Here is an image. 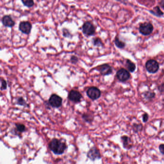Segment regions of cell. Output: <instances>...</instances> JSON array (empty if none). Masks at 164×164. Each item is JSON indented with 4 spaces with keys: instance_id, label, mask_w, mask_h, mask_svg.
Returning <instances> with one entry per match:
<instances>
[{
    "instance_id": "cell-1",
    "label": "cell",
    "mask_w": 164,
    "mask_h": 164,
    "mask_svg": "<svg viewBox=\"0 0 164 164\" xmlns=\"http://www.w3.org/2000/svg\"><path fill=\"white\" fill-rule=\"evenodd\" d=\"M50 147L53 152L56 155H61L66 149L65 144L57 139H53L50 144Z\"/></svg>"
},
{
    "instance_id": "cell-2",
    "label": "cell",
    "mask_w": 164,
    "mask_h": 164,
    "mask_svg": "<svg viewBox=\"0 0 164 164\" xmlns=\"http://www.w3.org/2000/svg\"><path fill=\"white\" fill-rule=\"evenodd\" d=\"M82 31L86 36H93L95 33V28L91 22L86 21L82 26Z\"/></svg>"
},
{
    "instance_id": "cell-3",
    "label": "cell",
    "mask_w": 164,
    "mask_h": 164,
    "mask_svg": "<svg viewBox=\"0 0 164 164\" xmlns=\"http://www.w3.org/2000/svg\"><path fill=\"white\" fill-rule=\"evenodd\" d=\"M145 68L148 72L154 74L157 72L159 69V63L156 60L150 59L146 62Z\"/></svg>"
},
{
    "instance_id": "cell-4",
    "label": "cell",
    "mask_w": 164,
    "mask_h": 164,
    "mask_svg": "<svg viewBox=\"0 0 164 164\" xmlns=\"http://www.w3.org/2000/svg\"><path fill=\"white\" fill-rule=\"evenodd\" d=\"M154 28L151 23L144 22L142 23L139 28V32L145 36L149 35L153 32Z\"/></svg>"
},
{
    "instance_id": "cell-5",
    "label": "cell",
    "mask_w": 164,
    "mask_h": 164,
    "mask_svg": "<svg viewBox=\"0 0 164 164\" xmlns=\"http://www.w3.org/2000/svg\"><path fill=\"white\" fill-rule=\"evenodd\" d=\"M87 95L91 99L95 100L100 97L101 93L98 88L96 87L92 86L88 89L87 91Z\"/></svg>"
},
{
    "instance_id": "cell-6",
    "label": "cell",
    "mask_w": 164,
    "mask_h": 164,
    "mask_svg": "<svg viewBox=\"0 0 164 164\" xmlns=\"http://www.w3.org/2000/svg\"><path fill=\"white\" fill-rule=\"evenodd\" d=\"M131 75L127 69H121L117 71L116 73V77L119 81L124 82L127 81L130 78Z\"/></svg>"
},
{
    "instance_id": "cell-7",
    "label": "cell",
    "mask_w": 164,
    "mask_h": 164,
    "mask_svg": "<svg viewBox=\"0 0 164 164\" xmlns=\"http://www.w3.org/2000/svg\"><path fill=\"white\" fill-rule=\"evenodd\" d=\"M48 103L52 107L58 108L62 104V99L57 94H53L50 97Z\"/></svg>"
},
{
    "instance_id": "cell-8",
    "label": "cell",
    "mask_w": 164,
    "mask_h": 164,
    "mask_svg": "<svg viewBox=\"0 0 164 164\" xmlns=\"http://www.w3.org/2000/svg\"><path fill=\"white\" fill-rule=\"evenodd\" d=\"M96 69L103 76L111 75L113 72L112 67L110 65L107 64L99 65V66L96 68Z\"/></svg>"
},
{
    "instance_id": "cell-9",
    "label": "cell",
    "mask_w": 164,
    "mask_h": 164,
    "mask_svg": "<svg viewBox=\"0 0 164 164\" xmlns=\"http://www.w3.org/2000/svg\"><path fill=\"white\" fill-rule=\"evenodd\" d=\"M32 28V24L29 21H22L19 24V31L25 34H29Z\"/></svg>"
},
{
    "instance_id": "cell-10",
    "label": "cell",
    "mask_w": 164,
    "mask_h": 164,
    "mask_svg": "<svg viewBox=\"0 0 164 164\" xmlns=\"http://www.w3.org/2000/svg\"><path fill=\"white\" fill-rule=\"evenodd\" d=\"M68 98L70 101L74 103H79L82 98V95L79 91L75 90H72L69 92Z\"/></svg>"
},
{
    "instance_id": "cell-11",
    "label": "cell",
    "mask_w": 164,
    "mask_h": 164,
    "mask_svg": "<svg viewBox=\"0 0 164 164\" xmlns=\"http://www.w3.org/2000/svg\"><path fill=\"white\" fill-rule=\"evenodd\" d=\"M1 22L4 26L12 28L15 25V22L13 20L10 15H5L2 17Z\"/></svg>"
},
{
    "instance_id": "cell-12",
    "label": "cell",
    "mask_w": 164,
    "mask_h": 164,
    "mask_svg": "<svg viewBox=\"0 0 164 164\" xmlns=\"http://www.w3.org/2000/svg\"><path fill=\"white\" fill-rule=\"evenodd\" d=\"M88 157L91 159L94 160L95 159L100 157L99 151L95 148H93L89 151L87 154Z\"/></svg>"
},
{
    "instance_id": "cell-13",
    "label": "cell",
    "mask_w": 164,
    "mask_h": 164,
    "mask_svg": "<svg viewBox=\"0 0 164 164\" xmlns=\"http://www.w3.org/2000/svg\"><path fill=\"white\" fill-rule=\"evenodd\" d=\"M126 67L129 71L134 72L136 69V65L129 59L126 60Z\"/></svg>"
},
{
    "instance_id": "cell-14",
    "label": "cell",
    "mask_w": 164,
    "mask_h": 164,
    "mask_svg": "<svg viewBox=\"0 0 164 164\" xmlns=\"http://www.w3.org/2000/svg\"><path fill=\"white\" fill-rule=\"evenodd\" d=\"M115 44V45L117 46L118 48L120 49H122L124 48L125 46V43L122 41H121L118 37V36H116L115 38L114 41Z\"/></svg>"
},
{
    "instance_id": "cell-15",
    "label": "cell",
    "mask_w": 164,
    "mask_h": 164,
    "mask_svg": "<svg viewBox=\"0 0 164 164\" xmlns=\"http://www.w3.org/2000/svg\"><path fill=\"white\" fill-rule=\"evenodd\" d=\"M150 12L152 13V14L157 16V17H161V16L164 15V13L162 12L159 7H158V6L155 7L154 8V10L150 11Z\"/></svg>"
},
{
    "instance_id": "cell-16",
    "label": "cell",
    "mask_w": 164,
    "mask_h": 164,
    "mask_svg": "<svg viewBox=\"0 0 164 164\" xmlns=\"http://www.w3.org/2000/svg\"><path fill=\"white\" fill-rule=\"evenodd\" d=\"M93 43L94 46H98V47L102 46L103 45L102 40L99 37H96L93 39Z\"/></svg>"
},
{
    "instance_id": "cell-17",
    "label": "cell",
    "mask_w": 164,
    "mask_h": 164,
    "mask_svg": "<svg viewBox=\"0 0 164 164\" xmlns=\"http://www.w3.org/2000/svg\"><path fill=\"white\" fill-rule=\"evenodd\" d=\"M15 129L17 132L19 133H22L26 130V127L24 125L22 124H15Z\"/></svg>"
},
{
    "instance_id": "cell-18",
    "label": "cell",
    "mask_w": 164,
    "mask_h": 164,
    "mask_svg": "<svg viewBox=\"0 0 164 164\" xmlns=\"http://www.w3.org/2000/svg\"><path fill=\"white\" fill-rule=\"evenodd\" d=\"M22 2L25 6L28 7H32L34 5V1L33 0H22Z\"/></svg>"
},
{
    "instance_id": "cell-19",
    "label": "cell",
    "mask_w": 164,
    "mask_h": 164,
    "mask_svg": "<svg viewBox=\"0 0 164 164\" xmlns=\"http://www.w3.org/2000/svg\"><path fill=\"white\" fill-rule=\"evenodd\" d=\"M17 104H19L20 106H26L27 105L26 101L22 97H20L19 98H17Z\"/></svg>"
},
{
    "instance_id": "cell-20",
    "label": "cell",
    "mask_w": 164,
    "mask_h": 164,
    "mask_svg": "<svg viewBox=\"0 0 164 164\" xmlns=\"http://www.w3.org/2000/svg\"><path fill=\"white\" fill-rule=\"evenodd\" d=\"M144 96L147 99H151L155 96V93L154 92H146L144 94Z\"/></svg>"
},
{
    "instance_id": "cell-21",
    "label": "cell",
    "mask_w": 164,
    "mask_h": 164,
    "mask_svg": "<svg viewBox=\"0 0 164 164\" xmlns=\"http://www.w3.org/2000/svg\"><path fill=\"white\" fill-rule=\"evenodd\" d=\"M62 34H63V36L66 38H70L72 35L70 31L66 28H64L62 29Z\"/></svg>"
},
{
    "instance_id": "cell-22",
    "label": "cell",
    "mask_w": 164,
    "mask_h": 164,
    "mask_svg": "<svg viewBox=\"0 0 164 164\" xmlns=\"http://www.w3.org/2000/svg\"><path fill=\"white\" fill-rule=\"evenodd\" d=\"M7 82L6 80L4 79H1V86L0 87L1 90H5L7 89Z\"/></svg>"
},
{
    "instance_id": "cell-23",
    "label": "cell",
    "mask_w": 164,
    "mask_h": 164,
    "mask_svg": "<svg viewBox=\"0 0 164 164\" xmlns=\"http://www.w3.org/2000/svg\"><path fill=\"white\" fill-rule=\"evenodd\" d=\"M78 60H79L77 56H75V55L72 56L71 57V58H70L71 62L73 64H76L77 63Z\"/></svg>"
},
{
    "instance_id": "cell-24",
    "label": "cell",
    "mask_w": 164,
    "mask_h": 164,
    "mask_svg": "<svg viewBox=\"0 0 164 164\" xmlns=\"http://www.w3.org/2000/svg\"><path fill=\"white\" fill-rule=\"evenodd\" d=\"M122 140H123V142H124V146L125 147H127L129 144V142L130 141V139L127 136H124L122 138Z\"/></svg>"
},
{
    "instance_id": "cell-25",
    "label": "cell",
    "mask_w": 164,
    "mask_h": 164,
    "mask_svg": "<svg viewBox=\"0 0 164 164\" xmlns=\"http://www.w3.org/2000/svg\"><path fill=\"white\" fill-rule=\"evenodd\" d=\"M158 90L162 94L164 93V83L160 84L158 87Z\"/></svg>"
},
{
    "instance_id": "cell-26",
    "label": "cell",
    "mask_w": 164,
    "mask_h": 164,
    "mask_svg": "<svg viewBox=\"0 0 164 164\" xmlns=\"http://www.w3.org/2000/svg\"><path fill=\"white\" fill-rule=\"evenodd\" d=\"M159 150L161 154L164 155V144H162L159 147Z\"/></svg>"
},
{
    "instance_id": "cell-27",
    "label": "cell",
    "mask_w": 164,
    "mask_h": 164,
    "mask_svg": "<svg viewBox=\"0 0 164 164\" xmlns=\"http://www.w3.org/2000/svg\"><path fill=\"white\" fill-rule=\"evenodd\" d=\"M142 117H143V121H144V122H147L148 120V115L147 114H144V115L142 116Z\"/></svg>"
},
{
    "instance_id": "cell-28",
    "label": "cell",
    "mask_w": 164,
    "mask_h": 164,
    "mask_svg": "<svg viewBox=\"0 0 164 164\" xmlns=\"http://www.w3.org/2000/svg\"><path fill=\"white\" fill-rule=\"evenodd\" d=\"M159 4L160 5L161 7L164 9V0L161 1L160 3H159Z\"/></svg>"
},
{
    "instance_id": "cell-29",
    "label": "cell",
    "mask_w": 164,
    "mask_h": 164,
    "mask_svg": "<svg viewBox=\"0 0 164 164\" xmlns=\"http://www.w3.org/2000/svg\"></svg>"
}]
</instances>
